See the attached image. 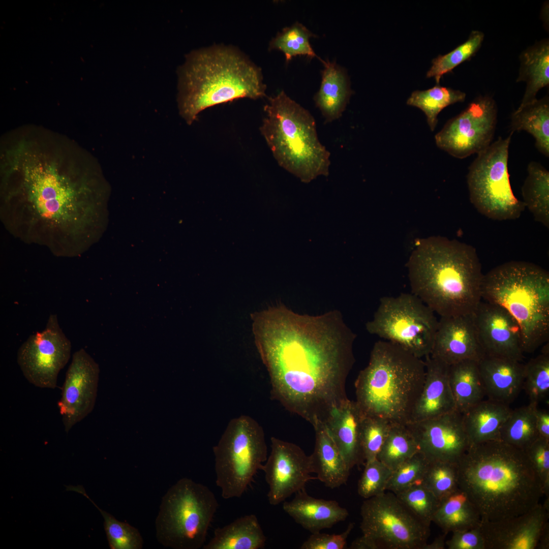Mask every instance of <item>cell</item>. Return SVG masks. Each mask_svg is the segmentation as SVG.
Here are the masks:
<instances>
[{
    "mask_svg": "<svg viewBox=\"0 0 549 549\" xmlns=\"http://www.w3.org/2000/svg\"><path fill=\"white\" fill-rule=\"evenodd\" d=\"M447 533H444L442 535H440L435 538L430 543L428 542L424 545L422 549H444L445 548V537Z\"/></svg>",
    "mask_w": 549,
    "mask_h": 549,
    "instance_id": "52",
    "label": "cell"
},
{
    "mask_svg": "<svg viewBox=\"0 0 549 549\" xmlns=\"http://www.w3.org/2000/svg\"><path fill=\"white\" fill-rule=\"evenodd\" d=\"M481 298L506 310L521 332L524 353L548 342L549 273L534 263L511 261L483 275Z\"/></svg>",
    "mask_w": 549,
    "mask_h": 549,
    "instance_id": "7",
    "label": "cell"
},
{
    "mask_svg": "<svg viewBox=\"0 0 549 549\" xmlns=\"http://www.w3.org/2000/svg\"><path fill=\"white\" fill-rule=\"evenodd\" d=\"M362 416L355 401L348 400L331 414L325 423L350 469L364 464L360 441Z\"/></svg>",
    "mask_w": 549,
    "mask_h": 549,
    "instance_id": "25",
    "label": "cell"
},
{
    "mask_svg": "<svg viewBox=\"0 0 549 549\" xmlns=\"http://www.w3.org/2000/svg\"><path fill=\"white\" fill-rule=\"evenodd\" d=\"M511 411L509 405L487 399L482 400L462 413L470 446L501 441V429Z\"/></svg>",
    "mask_w": 549,
    "mask_h": 549,
    "instance_id": "28",
    "label": "cell"
},
{
    "mask_svg": "<svg viewBox=\"0 0 549 549\" xmlns=\"http://www.w3.org/2000/svg\"><path fill=\"white\" fill-rule=\"evenodd\" d=\"M520 68L517 81L527 83L519 107L536 99L537 92L549 84V42L542 40L523 51L520 56Z\"/></svg>",
    "mask_w": 549,
    "mask_h": 549,
    "instance_id": "31",
    "label": "cell"
},
{
    "mask_svg": "<svg viewBox=\"0 0 549 549\" xmlns=\"http://www.w3.org/2000/svg\"><path fill=\"white\" fill-rule=\"evenodd\" d=\"M511 133L524 130L531 134L535 145L545 156H549V102L545 96L518 107L511 117Z\"/></svg>",
    "mask_w": 549,
    "mask_h": 549,
    "instance_id": "33",
    "label": "cell"
},
{
    "mask_svg": "<svg viewBox=\"0 0 549 549\" xmlns=\"http://www.w3.org/2000/svg\"><path fill=\"white\" fill-rule=\"evenodd\" d=\"M524 451L549 498V441L539 437Z\"/></svg>",
    "mask_w": 549,
    "mask_h": 549,
    "instance_id": "47",
    "label": "cell"
},
{
    "mask_svg": "<svg viewBox=\"0 0 549 549\" xmlns=\"http://www.w3.org/2000/svg\"><path fill=\"white\" fill-rule=\"evenodd\" d=\"M216 483L225 499L240 497L267 458L265 434L252 417L242 415L228 422L213 447Z\"/></svg>",
    "mask_w": 549,
    "mask_h": 549,
    "instance_id": "10",
    "label": "cell"
},
{
    "mask_svg": "<svg viewBox=\"0 0 549 549\" xmlns=\"http://www.w3.org/2000/svg\"><path fill=\"white\" fill-rule=\"evenodd\" d=\"M512 133L500 137L477 154L469 168L467 184L471 202L481 214L495 220H514L525 208L514 196L508 170Z\"/></svg>",
    "mask_w": 549,
    "mask_h": 549,
    "instance_id": "12",
    "label": "cell"
},
{
    "mask_svg": "<svg viewBox=\"0 0 549 549\" xmlns=\"http://www.w3.org/2000/svg\"><path fill=\"white\" fill-rule=\"evenodd\" d=\"M523 389L530 403L538 405L549 392V347L546 344L542 352L524 364Z\"/></svg>",
    "mask_w": 549,
    "mask_h": 549,
    "instance_id": "40",
    "label": "cell"
},
{
    "mask_svg": "<svg viewBox=\"0 0 549 549\" xmlns=\"http://www.w3.org/2000/svg\"><path fill=\"white\" fill-rule=\"evenodd\" d=\"M283 509L296 523L312 533L331 528L349 515L348 510L337 501L313 497L306 489L296 493L292 500L284 501Z\"/></svg>",
    "mask_w": 549,
    "mask_h": 549,
    "instance_id": "24",
    "label": "cell"
},
{
    "mask_svg": "<svg viewBox=\"0 0 549 549\" xmlns=\"http://www.w3.org/2000/svg\"><path fill=\"white\" fill-rule=\"evenodd\" d=\"M535 423L538 436L549 441V413L537 406L534 410Z\"/></svg>",
    "mask_w": 549,
    "mask_h": 549,
    "instance_id": "50",
    "label": "cell"
},
{
    "mask_svg": "<svg viewBox=\"0 0 549 549\" xmlns=\"http://www.w3.org/2000/svg\"><path fill=\"white\" fill-rule=\"evenodd\" d=\"M266 537L254 514L241 516L230 524L216 528L203 549H261Z\"/></svg>",
    "mask_w": 549,
    "mask_h": 549,
    "instance_id": "29",
    "label": "cell"
},
{
    "mask_svg": "<svg viewBox=\"0 0 549 549\" xmlns=\"http://www.w3.org/2000/svg\"><path fill=\"white\" fill-rule=\"evenodd\" d=\"M419 451L415 438L405 424H391L377 459L393 471Z\"/></svg>",
    "mask_w": 549,
    "mask_h": 549,
    "instance_id": "37",
    "label": "cell"
},
{
    "mask_svg": "<svg viewBox=\"0 0 549 549\" xmlns=\"http://www.w3.org/2000/svg\"><path fill=\"white\" fill-rule=\"evenodd\" d=\"M438 325L434 312L411 293L381 298L365 328L422 358L431 354Z\"/></svg>",
    "mask_w": 549,
    "mask_h": 549,
    "instance_id": "11",
    "label": "cell"
},
{
    "mask_svg": "<svg viewBox=\"0 0 549 549\" xmlns=\"http://www.w3.org/2000/svg\"><path fill=\"white\" fill-rule=\"evenodd\" d=\"M424 361L425 380L409 422L433 418L456 410L449 383V365L430 355L425 357Z\"/></svg>",
    "mask_w": 549,
    "mask_h": 549,
    "instance_id": "22",
    "label": "cell"
},
{
    "mask_svg": "<svg viewBox=\"0 0 549 549\" xmlns=\"http://www.w3.org/2000/svg\"><path fill=\"white\" fill-rule=\"evenodd\" d=\"M360 528L376 549H422L430 527L415 517L393 493L364 500Z\"/></svg>",
    "mask_w": 549,
    "mask_h": 549,
    "instance_id": "13",
    "label": "cell"
},
{
    "mask_svg": "<svg viewBox=\"0 0 549 549\" xmlns=\"http://www.w3.org/2000/svg\"><path fill=\"white\" fill-rule=\"evenodd\" d=\"M481 520L474 504L458 487L439 501L432 522L447 534L478 527Z\"/></svg>",
    "mask_w": 549,
    "mask_h": 549,
    "instance_id": "30",
    "label": "cell"
},
{
    "mask_svg": "<svg viewBox=\"0 0 549 549\" xmlns=\"http://www.w3.org/2000/svg\"><path fill=\"white\" fill-rule=\"evenodd\" d=\"M102 179L97 159L69 137L35 125L11 130L0 143L1 220L26 243L79 256Z\"/></svg>",
    "mask_w": 549,
    "mask_h": 549,
    "instance_id": "1",
    "label": "cell"
},
{
    "mask_svg": "<svg viewBox=\"0 0 549 549\" xmlns=\"http://www.w3.org/2000/svg\"><path fill=\"white\" fill-rule=\"evenodd\" d=\"M264 110L260 131L279 165L306 183L327 176L330 152L310 112L284 91L270 97Z\"/></svg>",
    "mask_w": 549,
    "mask_h": 549,
    "instance_id": "8",
    "label": "cell"
},
{
    "mask_svg": "<svg viewBox=\"0 0 549 549\" xmlns=\"http://www.w3.org/2000/svg\"><path fill=\"white\" fill-rule=\"evenodd\" d=\"M457 467L459 487L474 504L481 521L524 513L543 495L525 451L502 441L470 445Z\"/></svg>",
    "mask_w": 549,
    "mask_h": 549,
    "instance_id": "3",
    "label": "cell"
},
{
    "mask_svg": "<svg viewBox=\"0 0 549 549\" xmlns=\"http://www.w3.org/2000/svg\"><path fill=\"white\" fill-rule=\"evenodd\" d=\"M99 372L98 364L84 349L74 353L57 403L66 433L92 411Z\"/></svg>",
    "mask_w": 549,
    "mask_h": 549,
    "instance_id": "18",
    "label": "cell"
},
{
    "mask_svg": "<svg viewBox=\"0 0 549 549\" xmlns=\"http://www.w3.org/2000/svg\"><path fill=\"white\" fill-rule=\"evenodd\" d=\"M479 343L485 355L521 361L524 358L520 327L502 307L480 302L473 313Z\"/></svg>",
    "mask_w": 549,
    "mask_h": 549,
    "instance_id": "20",
    "label": "cell"
},
{
    "mask_svg": "<svg viewBox=\"0 0 549 549\" xmlns=\"http://www.w3.org/2000/svg\"><path fill=\"white\" fill-rule=\"evenodd\" d=\"M314 450L310 455L313 473L325 486L334 489L345 484L351 469L328 432L325 424L314 427Z\"/></svg>",
    "mask_w": 549,
    "mask_h": 549,
    "instance_id": "26",
    "label": "cell"
},
{
    "mask_svg": "<svg viewBox=\"0 0 549 549\" xmlns=\"http://www.w3.org/2000/svg\"><path fill=\"white\" fill-rule=\"evenodd\" d=\"M510 358L485 355L478 367L488 399L507 405L523 390L524 364Z\"/></svg>",
    "mask_w": 549,
    "mask_h": 549,
    "instance_id": "23",
    "label": "cell"
},
{
    "mask_svg": "<svg viewBox=\"0 0 549 549\" xmlns=\"http://www.w3.org/2000/svg\"><path fill=\"white\" fill-rule=\"evenodd\" d=\"M549 498L520 515L496 521H481L479 526L485 549H535L548 522Z\"/></svg>",
    "mask_w": 549,
    "mask_h": 549,
    "instance_id": "19",
    "label": "cell"
},
{
    "mask_svg": "<svg viewBox=\"0 0 549 549\" xmlns=\"http://www.w3.org/2000/svg\"><path fill=\"white\" fill-rule=\"evenodd\" d=\"M448 379L456 410L461 413L486 396L476 361L467 360L450 365Z\"/></svg>",
    "mask_w": 549,
    "mask_h": 549,
    "instance_id": "32",
    "label": "cell"
},
{
    "mask_svg": "<svg viewBox=\"0 0 549 549\" xmlns=\"http://www.w3.org/2000/svg\"><path fill=\"white\" fill-rule=\"evenodd\" d=\"M270 442V452L262 470L269 486L268 502L277 505L317 478L312 475L310 455L299 446L274 437Z\"/></svg>",
    "mask_w": 549,
    "mask_h": 549,
    "instance_id": "16",
    "label": "cell"
},
{
    "mask_svg": "<svg viewBox=\"0 0 549 549\" xmlns=\"http://www.w3.org/2000/svg\"><path fill=\"white\" fill-rule=\"evenodd\" d=\"M497 113V105L492 98L486 96L476 98L435 135L437 146L459 159L478 154L492 143Z\"/></svg>",
    "mask_w": 549,
    "mask_h": 549,
    "instance_id": "15",
    "label": "cell"
},
{
    "mask_svg": "<svg viewBox=\"0 0 549 549\" xmlns=\"http://www.w3.org/2000/svg\"><path fill=\"white\" fill-rule=\"evenodd\" d=\"M420 522L430 527L439 500L421 482L395 494Z\"/></svg>",
    "mask_w": 549,
    "mask_h": 549,
    "instance_id": "42",
    "label": "cell"
},
{
    "mask_svg": "<svg viewBox=\"0 0 549 549\" xmlns=\"http://www.w3.org/2000/svg\"><path fill=\"white\" fill-rule=\"evenodd\" d=\"M71 490L79 493L96 506L104 518V527L111 549H141L143 540L137 529L129 524L120 522L112 515L100 509L88 497L82 485L72 486Z\"/></svg>",
    "mask_w": 549,
    "mask_h": 549,
    "instance_id": "38",
    "label": "cell"
},
{
    "mask_svg": "<svg viewBox=\"0 0 549 549\" xmlns=\"http://www.w3.org/2000/svg\"><path fill=\"white\" fill-rule=\"evenodd\" d=\"M430 355L449 365L467 360L478 362L484 357L473 313L440 317Z\"/></svg>",
    "mask_w": 549,
    "mask_h": 549,
    "instance_id": "21",
    "label": "cell"
},
{
    "mask_svg": "<svg viewBox=\"0 0 549 549\" xmlns=\"http://www.w3.org/2000/svg\"><path fill=\"white\" fill-rule=\"evenodd\" d=\"M425 375L422 358L396 344L379 340L356 380L355 402L363 416L406 424L421 392Z\"/></svg>",
    "mask_w": 549,
    "mask_h": 549,
    "instance_id": "6",
    "label": "cell"
},
{
    "mask_svg": "<svg viewBox=\"0 0 549 549\" xmlns=\"http://www.w3.org/2000/svg\"><path fill=\"white\" fill-rule=\"evenodd\" d=\"M522 186L523 202L535 220L549 227V172L539 163L531 162Z\"/></svg>",
    "mask_w": 549,
    "mask_h": 549,
    "instance_id": "34",
    "label": "cell"
},
{
    "mask_svg": "<svg viewBox=\"0 0 549 549\" xmlns=\"http://www.w3.org/2000/svg\"><path fill=\"white\" fill-rule=\"evenodd\" d=\"M178 76L179 111L188 125L210 107L266 95L260 69L231 47L217 45L191 52Z\"/></svg>",
    "mask_w": 549,
    "mask_h": 549,
    "instance_id": "5",
    "label": "cell"
},
{
    "mask_svg": "<svg viewBox=\"0 0 549 549\" xmlns=\"http://www.w3.org/2000/svg\"><path fill=\"white\" fill-rule=\"evenodd\" d=\"M405 425L415 438L419 451L429 461L457 463L470 446L462 413L456 410Z\"/></svg>",
    "mask_w": 549,
    "mask_h": 549,
    "instance_id": "17",
    "label": "cell"
},
{
    "mask_svg": "<svg viewBox=\"0 0 549 549\" xmlns=\"http://www.w3.org/2000/svg\"><path fill=\"white\" fill-rule=\"evenodd\" d=\"M364 465L357 485L358 495L367 499L384 493L392 471L377 459Z\"/></svg>",
    "mask_w": 549,
    "mask_h": 549,
    "instance_id": "46",
    "label": "cell"
},
{
    "mask_svg": "<svg viewBox=\"0 0 549 549\" xmlns=\"http://www.w3.org/2000/svg\"><path fill=\"white\" fill-rule=\"evenodd\" d=\"M256 347L273 399L313 427L349 399L356 336L342 313L301 314L280 304L251 315Z\"/></svg>",
    "mask_w": 549,
    "mask_h": 549,
    "instance_id": "2",
    "label": "cell"
},
{
    "mask_svg": "<svg viewBox=\"0 0 549 549\" xmlns=\"http://www.w3.org/2000/svg\"><path fill=\"white\" fill-rule=\"evenodd\" d=\"M429 461L419 451L393 470L386 486V491L396 494L420 482Z\"/></svg>",
    "mask_w": 549,
    "mask_h": 549,
    "instance_id": "45",
    "label": "cell"
},
{
    "mask_svg": "<svg viewBox=\"0 0 549 549\" xmlns=\"http://www.w3.org/2000/svg\"><path fill=\"white\" fill-rule=\"evenodd\" d=\"M412 293L435 314H472L481 298L483 277L475 249L441 236L420 240L408 262Z\"/></svg>",
    "mask_w": 549,
    "mask_h": 549,
    "instance_id": "4",
    "label": "cell"
},
{
    "mask_svg": "<svg viewBox=\"0 0 549 549\" xmlns=\"http://www.w3.org/2000/svg\"><path fill=\"white\" fill-rule=\"evenodd\" d=\"M448 549H485L483 536L479 527L452 532L445 542Z\"/></svg>",
    "mask_w": 549,
    "mask_h": 549,
    "instance_id": "49",
    "label": "cell"
},
{
    "mask_svg": "<svg viewBox=\"0 0 549 549\" xmlns=\"http://www.w3.org/2000/svg\"><path fill=\"white\" fill-rule=\"evenodd\" d=\"M421 482L440 501L459 487L457 463L429 461Z\"/></svg>",
    "mask_w": 549,
    "mask_h": 549,
    "instance_id": "43",
    "label": "cell"
},
{
    "mask_svg": "<svg viewBox=\"0 0 549 549\" xmlns=\"http://www.w3.org/2000/svg\"><path fill=\"white\" fill-rule=\"evenodd\" d=\"M71 347L56 315L50 314L43 330L30 335L19 347L17 363L30 383L54 389L58 373L71 357Z\"/></svg>",
    "mask_w": 549,
    "mask_h": 549,
    "instance_id": "14",
    "label": "cell"
},
{
    "mask_svg": "<svg viewBox=\"0 0 549 549\" xmlns=\"http://www.w3.org/2000/svg\"><path fill=\"white\" fill-rule=\"evenodd\" d=\"M218 506L207 486L180 479L162 498L155 523L157 540L174 549L203 547Z\"/></svg>",
    "mask_w": 549,
    "mask_h": 549,
    "instance_id": "9",
    "label": "cell"
},
{
    "mask_svg": "<svg viewBox=\"0 0 549 549\" xmlns=\"http://www.w3.org/2000/svg\"><path fill=\"white\" fill-rule=\"evenodd\" d=\"M320 60L324 69L320 86L314 100L325 123H330L342 115L352 91L344 68L333 61Z\"/></svg>",
    "mask_w": 549,
    "mask_h": 549,
    "instance_id": "27",
    "label": "cell"
},
{
    "mask_svg": "<svg viewBox=\"0 0 549 549\" xmlns=\"http://www.w3.org/2000/svg\"><path fill=\"white\" fill-rule=\"evenodd\" d=\"M484 39V34L478 30L471 32L468 39L455 49L444 55L434 58L432 66L426 73V77H433L437 84L445 74L469 59L479 49Z\"/></svg>",
    "mask_w": 549,
    "mask_h": 549,
    "instance_id": "41",
    "label": "cell"
},
{
    "mask_svg": "<svg viewBox=\"0 0 549 549\" xmlns=\"http://www.w3.org/2000/svg\"><path fill=\"white\" fill-rule=\"evenodd\" d=\"M315 35L302 24L296 22L284 28L272 39L269 49L282 51L287 62L296 56H305L312 59L318 56L311 45L310 40Z\"/></svg>",
    "mask_w": 549,
    "mask_h": 549,
    "instance_id": "39",
    "label": "cell"
},
{
    "mask_svg": "<svg viewBox=\"0 0 549 549\" xmlns=\"http://www.w3.org/2000/svg\"><path fill=\"white\" fill-rule=\"evenodd\" d=\"M354 528V524L350 523L346 530L339 534H329L320 532L312 535L302 544L301 549H343L347 539Z\"/></svg>",
    "mask_w": 549,
    "mask_h": 549,
    "instance_id": "48",
    "label": "cell"
},
{
    "mask_svg": "<svg viewBox=\"0 0 549 549\" xmlns=\"http://www.w3.org/2000/svg\"><path fill=\"white\" fill-rule=\"evenodd\" d=\"M465 98L466 94L462 91L437 84L426 90L413 92L407 103L419 108L425 113L428 124L431 130L434 131L439 113L450 105L464 101Z\"/></svg>",
    "mask_w": 549,
    "mask_h": 549,
    "instance_id": "36",
    "label": "cell"
},
{
    "mask_svg": "<svg viewBox=\"0 0 549 549\" xmlns=\"http://www.w3.org/2000/svg\"><path fill=\"white\" fill-rule=\"evenodd\" d=\"M538 405L527 406L512 410L500 431L501 441L525 450L538 437L534 410Z\"/></svg>",
    "mask_w": 549,
    "mask_h": 549,
    "instance_id": "35",
    "label": "cell"
},
{
    "mask_svg": "<svg viewBox=\"0 0 549 549\" xmlns=\"http://www.w3.org/2000/svg\"><path fill=\"white\" fill-rule=\"evenodd\" d=\"M391 426V423L383 418L362 416L360 441L364 464L377 459Z\"/></svg>",
    "mask_w": 549,
    "mask_h": 549,
    "instance_id": "44",
    "label": "cell"
},
{
    "mask_svg": "<svg viewBox=\"0 0 549 549\" xmlns=\"http://www.w3.org/2000/svg\"><path fill=\"white\" fill-rule=\"evenodd\" d=\"M537 548L548 549L549 548V523L547 522L544 525L540 535Z\"/></svg>",
    "mask_w": 549,
    "mask_h": 549,
    "instance_id": "51",
    "label": "cell"
}]
</instances>
